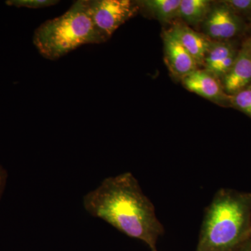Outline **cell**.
<instances>
[{
    "label": "cell",
    "instance_id": "cell-1",
    "mask_svg": "<svg viewBox=\"0 0 251 251\" xmlns=\"http://www.w3.org/2000/svg\"><path fill=\"white\" fill-rule=\"evenodd\" d=\"M83 206L91 216L102 219L122 233L156 251L164 232L153 203L130 173L110 176L83 197Z\"/></svg>",
    "mask_w": 251,
    "mask_h": 251
},
{
    "label": "cell",
    "instance_id": "cell-2",
    "mask_svg": "<svg viewBox=\"0 0 251 251\" xmlns=\"http://www.w3.org/2000/svg\"><path fill=\"white\" fill-rule=\"evenodd\" d=\"M251 194L221 189L204 213L196 251H234L251 239Z\"/></svg>",
    "mask_w": 251,
    "mask_h": 251
},
{
    "label": "cell",
    "instance_id": "cell-3",
    "mask_svg": "<svg viewBox=\"0 0 251 251\" xmlns=\"http://www.w3.org/2000/svg\"><path fill=\"white\" fill-rule=\"evenodd\" d=\"M33 44L39 53L57 60L87 44H99L89 11L88 0H79L67 12L41 25L34 31Z\"/></svg>",
    "mask_w": 251,
    "mask_h": 251
},
{
    "label": "cell",
    "instance_id": "cell-4",
    "mask_svg": "<svg viewBox=\"0 0 251 251\" xmlns=\"http://www.w3.org/2000/svg\"><path fill=\"white\" fill-rule=\"evenodd\" d=\"M89 11L100 44L106 42L122 25L139 12L137 1L88 0Z\"/></svg>",
    "mask_w": 251,
    "mask_h": 251
},
{
    "label": "cell",
    "instance_id": "cell-5",
    "mask_svg": "<svg viewBox=\"0 0 251 251\" xmlns=\"http://www.w3.org/2000/svg\"><path fill=\"white\" fill-rule=\"evenodd\" d=\"M244 19L238 16L224 1L211 9L203 23L204 34L211 40L230 41L245 29Z\"/></svg>",
    "mask_w": 251,
    "mask_h": 251
},
{
    "label": "cell",
    "instance_id": "cell-6",
    "mask_svg": "<svg viewBox=\"0 0 251 251\" xmlns=\"http://www.w3.org/2000/svg\"><path fill=\"white\" fill-rule=\"evenodd\" d=\"M186 90L223 106H230V96L226 93L222 84L205 71H195L181 79Z\"/></svg>",
    "mask_w": 251,
    "mask_h": 251
},
{
    "label": "cell",
    "instance_id": "cell-7",
    "mask_svg": "<svg viewBox=\"0 0 251 251\" xmlns=\"http://www.w3.org/2000/svg\"><path fill=\"white\" fill-rule=\"evenodd\" d=\"M221 80L229 96L251 85V36L242 43L232 69Z\"/></svg>",
    "mask_w": 251,
    "mask_h": 251
},
{
    "label": "cell",
    "instance_id": "cell-8",
    "mask_svg": "<svg viewBox=\"0 0 251 251\" xmlns=\"http://www.w3.org/2000/svg\"><path fill=\"white\" fill-rule=\"evenodd\" d=\"M163 40L165 60L173 75L181 79L198 69L197 63L192 56L169 30L163 33Z\"/></svg>",
    "mask_w": 251,
    "mask_h": 251
},
{
    "label": "cell",
    "instance_id": "cell-9",
    "mask_svg": "<svg viewBox=\"0 0 251 251\" xmlns=\"http://www.w3.org/2000/svg\"><path fill=\"white\" fill-rule=\"evenodd\" d=\"M169 31L192 56L198 67L203 66L213 41L205 34L193 30L183 23H176Z\"/></svg>",
    "mask_w": 251,
    "mask_h": 251
},
{
    "label": "cell",
    "instance_id": "cell-10",
    "mask_svg": "<svg viewBox=\"0 0 251 251\" xmlns=\"http://www.w3.org/2000/svg\"><path fill=\"white\" fill-rule=\"evenodd\" d=\"M137 2L140 9L147 10L160 22L170 23L179 17L181 0H144Z\"/></svg>",
    "mask_w": 251,
    "mask_h": 251
},
{
    "label": "cell",
    "instance_id": "cell-11",
    "mask_svg": "<svg viewBox=\"0 0 251 251\" xmlns=\"http://www.w3.org/2000/svg\"><path fill=\"white\" fill-rule=\"evenodd\" d=\"M211 4L208 0H181L179 17L191 25L204 23L210 13Z\"/></svg>",
    "mask_w": 251,
    "mask_h": 251
},
{
    "label": "cell",
    "instance_id": "cell-12",
    "mask_svg": "<svg viewBox=\"0 0 251 251\" xmlns=\"http://www.w3.org/2000/svg\"><path fill=\"white\" fill-rule=\"evenodd\" d=\"M237 47L230 41H213L205 58L204 64V71L209 74L218 65L231 54L237 52Z\"/></svg>",
    "mask_w": 251,
    "mask_h": 251
},
{
    "label": "cell",
    "instance_id": "cell-13",
    "mask_svg": "<svg viewBox=\"0 0 251 251\" xmlns=\"http://www.w3.org/2000/svg\"><path fill=\"white\" fill-rule=\"evenodd\" d=\"M230 106L237 109L251 118V85L230 95Z\"/></svg>",
    "mask_w": 251,
    "mask_h": 251
},
{
    "label": "cell",
    "instance_id": "cell-14",
    "mask_svg": "<svg viewBox=\"0 0 251 251\" xmlns=\"http://www.w3.org/2000/svg\"><path fill=\"white\" fill-rule=\"evenodd\" d=\"M56 0H8L5 4L10 6L27 9H44L58 4Z\"/></svg>",
    "mask_w": 251,
    "mask_h": 251
},
{
    "label": "cell",
    "instance_id": "cell-15",
    "mask_svg": "<svg viewBox=\"0 0 251 251\" xmlns=\"http://www.w3.org/2000/svg\"><path fill=\"white\" fill-rule=\"evenodd\" d=\"M224 1L241 18H251V0H226Z\"/></svg>",
    "mask_w": 251,
    "mask_h": 251
},
{
    "label": "cell",
    "instance_id": "cell-16",
    "mask_svg": "<svg viewBox=\"0 0 251 251\" xmlns=\"http://www.w3.org/2000/svg\"><path fill=\"white\" fill-rule=\"evenodd\" d=\"M7 172L0 164V200L4 193L6 180H7Z\"/></svg>",
    "mask_w": 251,
    "mask_h": 251
},
{
    "label": "cell",
    "instance_id": "cell-17",
    "mask_svg": "<svg viewBox=\"0 0 251 251\" xmlns=\"http://www.w3.org/2000/svg\"><path fill=\"white\" fill-rule=\"evenodd\" d=\"M234 251H251V238Z\"/></svg>",
    "mask_w": 251,
    "mask_h": 251
},
{
    "label": "cell",
    "instance_id": "cell-18",
    "mask_svg": "<svg viewBox=\"0 0 251 251\" xmlns=\"http://www.w3.org/2000/svg\"><path fill=\"white\" fill-rule=\"evenodd\" d=\"M250 237L251 238V225Z\"/></svg>",
    "mask_w": 251,
    "mask_h": 251
},
{
    "label": "cell",
    "instance_id": "cell-19",
    "mask_svg": "<svg viewBox=\"0 0 251 251\" xmlns=\"http://www.w3.org/2000/svg\"><path fill=\"white\" fill-rule=\"evenodd\" d=\"M158 251L156 250V251Z\"/></svg>",
    "mask_w": 251,
    "mask_h": 251
}]
</instances>
